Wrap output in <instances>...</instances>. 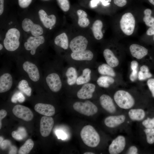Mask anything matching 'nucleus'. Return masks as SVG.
Listing matches in <instances>:
<instances>
[{
    "label": "nucleus",
    "mask_w": 154,
    "mask_h": 154,
    "mask_svg": "<svg viewBox=\"0 0 154 154\" xmlns=\"http://www.w3.org/2000/svg\"><path fill=\"white\" fill-rule=\"evenodd\" d=\"M125 119V117L123 115L110 116L105 119L104 122L108 127L114 128L123 123Z\"/></svg>",
    "instance_id": "20"
},
{
    "label": "nucleus",
    "mask_w": 154,
    "mask_h": 154,
    "mask_svg": "<svg viewBox=\"0 0 154 154\" xmlns=\"http://www.w3.org/2000/svg\"><path fill=\"white\" fill-rule=\"evenodd\" d=\"M84 154H94V153L90 152H86L84 153Z\"/></svg>",
    "instance_id": "56"
},
{
    "label": "nucleus",
    "mask_w": 154,
    "mask_h": 154,
    "mask_svg": "<svg viewBox=\"0 0 154 154\" xmlns=\"http://www.w3.org/2000/svg\"><path fill=\"white\" fill-rule=\"evenodd\" d=\"M88 43L86 37L81 35L78 36L71 41L69 47L73 52L82 51L86 50Z\"/></svg>",
    "instance_id": "9"
},
{
    "label": "nucleus",
    "mask_w": 154,
    "mask_h": 154,
    "mask_svg": "<svg viewBox=\"0 0 154 154\" xmlns=\"http://www.w3.org/2000/svg\"><path fill=\"white\" fill-rule=\"evenodd\" d=\"M12 136L15 139L21 140L26 136V131L23 127H20L18 131H13L11 133Z\"/></svg>",
    "instance_id": "34"
},
{
    "label": "nucleus",
    "mask_w": 154,
    "mask_h": 154,
    "mask_svg": "<svg viewBox=\"0 0 154 154\" xmlns=\"http://www.w3.org/2000/svg\"><path fill=\"white\" fill-rule=\"evenodd\" d=\"M13 83V78L10 74L6 73L2 75L0 77V93L9 91L11 88Z\"/></svg>",
    "instance_id": "18"
},
{
    "label": "nucleus",
    "mask_w": 154,
    "mask_h": 154,
    "mask_svg": "<svg viewBox=\"0 0 154 154\" xmlns=\"http://www.w3.org/2000/svg\"><path fill=\"white\" fill-rule=\"evenodd\" d=\"M96 86L92 83L84 84L77 94L78 98L82 99L91 98L95 90Z\"/></svg>",
    "instance_id": "14"
},
{
    "label": "nucleus",
    "mask_w": 154,
    "mask_h": 154,
    "mask_svg": "<svg viewBox=\"0 0 154 154\" xmlns=\"http://www.w3.org/2000/svg\"><path fill=\"white\" fill-rule=\"evenodd\" d=\"M93 54L92 52L89 50L72 52L71 54L72 58L76 60H91L93 57Z\"/></svg>",
    "instance_id": "22"
},
{
    "label": "nucleus",
    "mask_w": 154,
    "mask_h": 154,
    "mask_svg": "<svg viewBox=\"0 0 154 154\" xmlns=\"http://www.w3.org/2000/svg\"><path fill=\"white\" fill-rule=\"evenodd\" d=\"M32 0H18L19 6L23 8L27 7L31 3Z\"/></svg>",
    "instance_id": "40"
},
{
    "label": "nucleus",
    "mask_w": 154,
    "mask_h": 154,
    "mask_svg": "<svg viewBox=\"0 0 154 154\" xmlns=\"http://www.w3.org/2000/svg\"><path fill=\"white\" fill-rule=\"evenodd\" d=\"M129 49L131 55L137 59H141L146 56L148 50L144 46L140 45L133 44L131 45Z\"/></svg>",
    "instance_id": "16"
},
{
    "label": "nucleus",
    "mask_w": 154,
    "mask_h": 154,
    "mask_svg": "<svg viewBox=\"0 0 154 154\" xmlns=\"http://www.w3.org/2000/svg\"><path fill=\"white\" fill-rule=\"evenodd\" d=\"M52 29V28L51 27H50L49 28V29Z\"/></svg>",
    "instance_id": "58"
},
{
    "label": "nucleus",
    "mask_w": 154,
    "mask_h": 154,
    "mask_svg": "<svg viewBox=\"0 0 154 154\" xmlns=\"http://www.w3.org/2000/svg\"><path fill=\"white\" fill-rule=\"evenodd\" d=\"M126 145L125 137L122 135H119L114 139L110 145L108 151L110 154H118L124 150Z\"/></svg>",
    "instance_id": "10"
},
{
    "label": "nucleus",
    "mask_w": 154,
    "mask_h": 154,
    "mask_svg": "<svg viewBox=\"0 0 154 154\" xmlns=\"http://www.w3.org/2000/svg\"><path fill=\"white\" fill-rule=\"evenodd\" d=\"M143 20L145 25L151 27L154 26V17L151 16L152 11L149 9H146L144 11Z\"/></svg>",
    "instance_id": "33"
},
{
    "label": "nucleus",
    "mask_w": 154,
    "mask_h": 154,
    "mask_svg": "<svg viewBox=\"0 0 154 154\" xmlns=\"http://www.w3.org/2000/svg\"><path fill=\"white\" fill-rule=\"evenodd\" d=\"M152 76L150 72H143L139 70L138 73L137 78L139 80L143 81L150 78Z\"/></svg>",
    "instance_id": "37"
},
{
    "label": "nucleus",
    "mask_w": 154,
    "mask_h": 154,
    "mask_svg": "<svg viewBox=\"0 0 154 154\" xmlns=\"http://www.w3.org/2000/svg\"><path fill=\"white\" fill-rule=\"evenodd\" d=\"M57 1L59 7L63 11L66 12L68 11L70 9V4L68 0Z\"/></svg>",
    "instance_id": "36"
},
{
    "label": "nucleus",
    "mask_w": 154,
    "mask_h": 154,
    "mask_svg": "<svg viewBox=\"0 0 154 154\" xmlns=\"http://www.w3.org/2000/svg\"><path fill=\"white\" fill-rule=\"evenodd\" d=\"M38 14L40 20L46 28H50L55 24L56 18L54 15L48 16L46 13L42 9L40 10Z\"/></svg>",
    "instance_id": "19"
},
{
    "label": "nucleus",
    "mask_w": 154,
    "mask_h": 154,
    "mask_svg": "<svg viewBox=\"0 0 154 154\" xmlns=\"http://www.w3.org/2000/svg\"><path fill=\"white\" fill-rule=\"evenodd\" d=\"M103 26V23L100 20H96L93 24L92 31L94 38L97 40H100L103 37V34L102 31Z\"/></svg>",
    "instance_id": "23"
},
{
    "label": "nucleus",
    "mask_w": 154,
    "mask_h": 154,
    "mask_svg": "<svg viewBox=\"0 0 154 154\" xmlns=\"http://www.w3.org/2000/svg\"><path fill=\"white\" fill-rule=\"evenodd\" d=\"M55 44L64 50L68 47V40L66 34L62 33L56 36L54 40Z\"/></svg>",
    "instance_id": "26"
},
{
    "label": "nucleus",
    "mask_w": 154,
    "mask_h": 154,
    "mask_svg": "<svg viewBox=\"0 0 154 154\" xmlns=\"http://www.w3.org/2000/svg\"><path fill=\"white\" fill-rule=\"evenodd\" d=\"M77 13L78 16V24L81 27L85 28L89 24L90 22L87 18V14L86 12L81 9L78 10Z\"/></svg>",
    "instance_id": "28"
},
{
    "label": "nucleus",
    "mask_w": 154,
    "mask_h": 154,
    "mask_svg": "<svg viewBox=\"0 0 154 154\" xmlns=\"http://www.w3.org/2000/svg\"><path fill=\"white\" fill-rule=\"evenodd\" d=\"M103 54L107 63L109 66L113 68L118 66L119 63V59L111 50L105 49L103 51Z\"/></svg>",
    "instance_id": "21"
},
{
    "label": "nucleus",
    "mask_w": 154,
    "mask_h": 154,
    "mask_svg": "<svg viewBox=\"0 0 154 154\" xmlns=\"http://www.w3.org/2000/svg\"><path fill=\"white\" fill-rule=\"evenodd\" d=\"M46 82L50 90L53 92H56L60 90L62 83L59 75L52 73L48 74L46 78Z\"/></svg>",
    "instance_id": "12"
},
{
    "label": "nucleus",
    "mask_w": 154,
    "mask_h": 154,
    "mask_svg": "<svg viewBox=\"0 0 154 154\" xmlns=\"http://www.w3.org/2000/svg\"><path fill=\"white\" fill-rule=\"evenodd\" d=\"M81 137L84 143L91 147H95L100 141L99 134L94 128L90 125L85 126L80 133Z\"/></svg>",
    "instance_id": "1"
},
{
    "label": "nucleus",
    "mask_w": 154,
    "mask_h": 154,
    "mask_svg": "<svg viewBox=\"0 0 154 154\" xmlns=\"http://www.w3.org/2000/svg\"><path fill=\"white\" fill-rule=\"evenodd\" d=\"M98 72L103 76H107L114 77L116 74L113 68L107 64L104 63L100 65L98 67Z\"/></svg>",
    "instance_id": "25"
},
{
    "label": "nucleus",
    "mask_w": 154,
    "mask_h": 154,
    "mask_svg": "<svg viewBox=\"0 0 154 154\" xmlns=\"http://www.w3.org/2000/svg\"><path fill=\"white\" fill-rule=\"evenodd\" d=\"M35 111L39 114L46 116H52L55 113L54 106L50 104L38 103L35 106Z\"/></svg>",
    "instance_id": "17"
},
{
    "label": "nucleus",
    "mask_w": 154,
    "mask_h": 154,
    "mask_svg": "<svg viewBox=\"0 0 154 154\" xmlns=\"http://www.w3.org/2000/svg\"><path fill=\"white\" fill-rule=\"evenodd\" d=\"M23 68L28 74L29 78L32 81L36 82L39 80V72L38 67L35 64L27 61L23 63Z\"/></svg>",
    "instance_id": "13"
},
{
    "label": "nucleus",
    "mask_w": 154,
    "mask_h": 154,
    "mask_svg": "<svg viewBox=\"0 0 154 154\" xmlns=\"http://www.w3.org/2000/svg\"><path fill=\"white\" fill-rule=\"evenodd\" d=\"M10 142L9 140H5L3 141L0 146L2 149H4L7 146V145H10Z\"/></svg>",
    "instance_id": "50"
},
{
    "label": "nucleus",
    "mask_w": 154,
    "mask_h": 154,
    "mask_svg": "<svg viewBox=\"0 0 154 154\" xmlns=\"http://www.w3.org/2000/svg\"><path fill=\"white\" fill-rule=\"evenodd\" d=\"M138 70H132L129 75V79L131 82H134L137 79L138 76Z\"/></svg>",
    "instance_id": "42"
},
{
    "label": "nucleus",
    "mask_w": 154,
    "mask_h": 154,
    "mask_svg": "<svg viewBox=\"0 0 154 154\" xmlns=\"http://www.w3.org/2000/svg\"><path fill=\"white\" fill-rule=\"evenodd\" d=\"M146 34L149 36L153 35V40H154V26L150 27L147 31Z\"/></svg>",
    "instance_id": "49"
},
{
    "label": "nucleus",
    "mask_w": 154,
    "mask_h": 154,
    "mask_svg": "<svg viewBox=\"0 0 154 154\" xmlns=\"http://www.w3.org/2000/svg\"><path fill=\"white\" fill-rule=\"evenodd\" d=\"M44 42V38L42 36L37 37H30L24 44L25 49L27 50H31L30 53L34 55L38 46Z\"/></svg>",
    "instance_id": "11"
},
{
    "label": "nucleus",
    "mask_w": 154,
    "mask_h": 154,
    "mask_svg": "<svg viewBox=\"0 0 154 154\" xmlns=\"http://www.w3.org/2000/svg\"><path fill=\"white\" fill-rule=\"evenodd\" d=\"M144 131L145 134H148L154 135V128H146Z\"/></svg>",
    "instance_id": "48"
},
{
    "label": "nucleus",
    "mask_w": 154,
    "mask_h": 154,
    "mask_svg": "<svg viewBox=\"0 0 154 154\" xmlns=\"http://www.w3.org/2000/svg\"><path fill=\"white\" fill-rule=\"evenodd\" d=\"M3 48V45L0 44V50H1Z\"/></svg>",
    "instance_id": "57"
},
{
    "label": "nucleus",
    "mask_w": 154,
    "mask_h": 154,
    "mask_svg": "<svg viewBox=\"0 0 154 154\" xmlns=\"http://www.w3.org/2000/svg\"><path fill=\"white\" fill-rule=\"evenodd\" d=\"M20 35V33L17 29L13 28L9 29L5 35L3 41L5 48L10 51L16 50L19 46V40Z\"/></svg>",
    "instance_id": "3"
},
{
    "label": "nucleus",
    "mask_w": 154,
    "mask_h": 154,
    "mask_svg": "<svg viewBox=\"0 0 154 154\" xmlns=\"http://www.w3.org/2000/svg\"><path fill=\"white\" fill-rule=\"evenodd\" d=\"M130 119L134 121H140L143 120L145 116L144 111L141 109H132L128 112Z\"/></svg>",
    "instance_id": "24"
},
{
    "label": "nucleus",
    "mask_w": 154,
    "mask_h": 154,
    "mask_svg": "<svg viewBox=\"0 0 154 154\" xmlns=\"http://www.w3.org/2000/svg\"><path fill=\"white\" fill-rule=\"evenodd\" d=\"M147 143L150 144L154 143V135L150 134H145Z\"/></svg>",
    "instance_id": "45"
},
{
    "label": "nucleus",
    "mask_w": 154,
    "mask_h": 154,
    "mask_svg": "<svg viewBox=\"0 0 154 154\" xmlns=\"http://www.w3.org/2000/svg\"><path fill=\"white\" fill-rule=\"evenodd\" d=\"M119 25L122 32L125 35L130 36L133 33L135 25V20L133 15L127 12L121 16Z\"/></svg>",
    "instance_id": "4"
},
{
    "label": "nucleus",
    "mask_w": 154,
    "mask_h": 154,
    "mask_svg": "<svg viewBox=\"0 0 154 154\" xmlns=\"http://www.w3.org/2000/svg\"><path fill=\"white\" fill-rule=\"evenodd\" d=\"M139 64L135 60H132L131 63L130 67L131 70H138Z\"/></svg>",
    "instance_id": "46"
},
{
    "label": "nucleus",
    "mask_w": 154,
    "mask_h": 154,
    "mask_svg": "<svg viewBox=\"0 0 154 154\" xmlns=\"http://www.w3.org/2000/svg\"><path fill=\"white\" fill-rule=\"evenodd\" d=\"M34 145V142L31 139H27L20 147L18 153L19 154L29 153L33 148Z\"/></svg>",
    "instance_id": "32"
},
{
    "label": "nucleus",
    "mask_w": 154,
    "mask_h": 154,
    "mask_svg": "<svg viewBox=\"0 0 154 154\" xmlns=\"http://www.w3.org/2000/svg\"><path fill=\"white\" fill-rule=\"evenodd\" d=\"M7 114V111L3 109L1 110L0 111V129L1 127V120L4 118Z\"/></svg>",
    "instance_id": "47"
},
{
    "label": "nucleus",
    "mask_w": 154,
    "mask_h": 154,
    "mask_svg": "<svg viewBox=\"0 0 154 154\" xmlns=\"http://www.w3.org/2000/svg\"><path fill=\"white\" fill-rule=\"evenodd\" d=\"M67 78V82L70 85L74 84L77 80V72L76 69L73 67L68 68L66 73Z\"/></svg>",
    "instance_id": "29"
},
{
    "label": "nucleus",
    "mask_w": 154,
    "mask_h": 154,
    "mask_svg": "<svg viewBox=\"0 0 154 154\" xmlns=\"http://www.w3.org/2000/svg\"><path fill=\"white\" fill-rule=\"evenodd\" d=\"M18 88L22 92L27 96L30 97L31 95L32 89L29 85L28 82L23 79L19 82Z\"/></svg>",
    "instance_id": "31"
},
{
    "label": "nucleus",
    "mask_w": 154,
    "mask_h": 154,
    "mask_svg": "<svg viewBox=\"0 0 154 154\" xmlns=\"http://www.w3.org/2000/svg\"><path fill=\"white\" fill-rule=\"evenodd\" d=\"M115 80L114 77L107 76H102L97 79V83L100 87L107 88L113 84Z\"/></svg>",
    "instance_id": "27"
},
{
    "label": "nucleus",
    "mask_w": 154,
    "mask_h": 154,
    "mask_svg": "<svg viewBox=\"0 0 154 154\" xmlns=\"http://www.w3.org/2000/svg\"><path fill=\"white\" fill-rule=\"evenodd\" d=\"M22 27L24 31H30L34 37L39 36L43 33V29L40 25L34 24L31 19L28 18H25L23 20Z\"/></svg>",
    "instance_id": "7"
},
{
    "label": "nucleus",
    "mask_w": 154,
    "mask_h": 154,
    "mask_svg": "<svg viewBox=\"0 0 154 154\" xmlns=\"http://www.w3.org/2000/svg\"><path fill=\"white\" fill-rule=\"evenodd\" d=\"M56 134L58 139L64 140L67 137V135L66 133L62 130H56Z\"/></svg>",
    "instance_id": "41"
},
{
    "label": "nucleus",
    "mask_w": 154,
    "mask_h": 154,
    "mask_svg": "<svg viewBox=\"0 0 154 154\" xmlns=\"http://www.w3.org/2000/svg\"><path fill=\"white\" fill-rule=\"evenodd\" d=\"M17 151V148L15 146H12L9 152V154H16Z\"/></svg>",
    "instance_id": "53"
},
{
    "label": "nucleus",
    "mask_w": 154,
    "mask_h": 154,
    "mask_svg": "<svg viewBox=\"0 0 154 154\" xmlns=\"http://www.w3.org/2000/svg\"><path fill=\"white\" fill-rule=\"evenodd\" d=\"M142 124L146 128H154V117L152 118H147L143 121Z\"/></svg>",
    "instance_id": "38"
},
{
    "label": "nucleus",
    "mask_w": 154,
    "mask_h": 154,
    "mask_svg": "<svg viewBox=\"0 0 154 154\" xmlns=\"http://www.w3.org/2000/svg\"><path fill=\"white\" fill-rule=\"evenodd\" d=\"M91 70L88 68L83 70L82 74L78 77L76 83L78 85L85 84L88 82L91 79Z\"/></svg>",
    "instance_id": "30"
},
{
    "label": "nucleus",
    "mask_w": 154,
    "mask_h": 154,
    "mask_svg": "<svg viewBox=\"0 0 154 154\" xmlns=\"http://www.w3.org/2000/svg\"><path fill=\"white\" fill-rule=\"evenodd\" d=\"M149 2L154 5V0H148Z\"/></svg>",
    "instance_id": "55"
},
{
    "label": "nucleus",
    "mask_w": 154,
    "mask_h": 154,
    "mask_svg": "<svg viewBox=\"0 0 154 154\" xmlns=\"http://www.w3.org/2000/svg\"><path fill=\"white\" fill-rule=\"evenodd\" d=\"M138 149L137 147L134 146H131L128 149L127 153L129 154H137Z\"/></svg>",
    "instance_id": "44"
},
{
    "label": "nucleus",
    "mask_w": 154,
    "mask_h": 154,
    "mask_svg": "<svg viewBox=\"0 0 154 154\" xmlns=\"http://www.w3.org/2000/svg\"><path fill=\"white\" fill-rule=\"evenodd\" d=\"M140 70L143 72H149V70L148 67L146 65H143L140 68Z\"/></svg>",
    "instance_id": "51"
},
{
    "label": "nucleus",
    "mask_w": 154,
    "mask_h": 154,
    "mask_svg": "<svg viewBox=\"0 0 154 154\" xmlns=\"http://www.w3.org/2000/svg\"><path fill=\"white\" fill-rule=\"evenodd\" d=\"M12 112L16 117L26 121H31L33 118V114L31 110L22 105L15 106L13 109Z\"/></svg>",
    "instance_id": "6"
},
{
    "label": "nucleus",
    "mask_w": 154,
    "mask_h": 154,
    "mask_svg": "<svg viewBox=\"0 0 154 154\" xmlns=\"http://www.w3.org/2000/svg\"><path fill=\"white\" fill-rule=\"evenodd\" d=\"M148 87L154 98V78L149 79L147 82Z\"/></svg>",
    "instance_id": "39"
},
{
    "label": "nucleus",
    "mask_w": 154,
    "mask_h": 154,
    "mask_svg": "<svg viewBox=\"0 0 154 154\" xmlns=\"http://www.w3.org/2000/svg\"><path fill=\"white\" fill-rule=\"evenodd\" d=\"M100 102L102 107L109 113L113 114L115 112L116 108L112 98L109 95L103 94L100 97Z\"/></svg>",
    "instance_id": "15"
},
{
    "label": "nucleus",
    "mask_w": 154,
    "mask_h": 154,
    "mask_svg": "<svg viewBox=\"0 0 154 154\" xmlns=\"http://www.w3.org/2000/svg\"><path fill=\"white\" fill-rule=\"evenodd\" d=\"M4 9V0H0V15L3 13Z\"/></svg>",
    "instance_id": "52"
},
{
    "label": "nucleus",
    "mask_w": 154,
    "mask_h": 154,
    "mask_svg": "<svg viewBox=\"0 0 154 154\" xmlns=\"http://www.w3.org/2000/svg\"><path fill=\"white\" fill-rule=\"evenodd\" d=\"M54 124L53 118L50 116H44L41 118L40 131L41 135L46 137L50 134Z\"/></svg>",
    "instance_id": "8"
},
{
    "label": "nucleus",
    "mask_w": 154,
    "mask_h": 154,
    "mask_svg": "<svg viewBox=\"0 0 154 154\" xmlns=\"http://www.w3.org/2000/svg\"><path fill=\"white\" fill-rule=\"evenodd\" d=\"M114 3L117 6L122 7L125 5L127 3L126 0H113Z\"/></svg>",
    "instance_id": "43"
},
{
    "label": "nucleus",
    "mask_w": 154,
    "mask_h": 154,
    "mask_svg": "<svg viewBox=\"0 0 154 154\" xmlns=\"http://www.w3.org/2000/svg\"><path fill=\"white\" fill-rule=\"evenodd\" d=\"M73 107L76 111L87 116L93 115L98 111V108L96 106L89 100L84 102H76L73 104Z\"/></svg>",
    "instance_id": "5"
},
{
    "label": "nucleus",
    "mask_w": 154,
    "mask_h": 154,
    "mask_svg": "<svg viewBox=\"0 0 154 154\" xmlns=\"http://www.w3.org/2000/svg\"><path fill=\"white\" fill-rule=\"evenodd\" d=\"M3 138L1 136H0V145H1V143L3 142Z\"/></svg>",
    "instance_id": "54"
},
{
    "label": "nucleus",
    "mask_w": 154,
    "mask_h": 154,
    "mask_svg": "<svg viewBox=\"0 0 154 154\" xmlns=\"http://www.w3.org/2000/svg\"><path fill=\"white\" fill-rule=\"evenodd\" d=\"M114 100L120 108L128 109L135 104V100L133 96L128 92L120 90L116 91L114 95Z\"/></svg>",
    "instance_id": "2"
},
{
    "label": "nucleus",
    "mask_w": 154,
    "mask_h": 154,
    "mask_svg": "<svg viewBox=\"0 0 154 154\" xmlns=\"http://www.w3.org/2000/svg\"><path fill=\"white\" fill-rule=\"evenodd\" d=\"M25 98L23 94L20 92H17L15 93L12 96L11 100L13 103H16L17 101L20 103L23 102Z\"/></svg>",
    "instance_id": "35"
}]
</instances>
